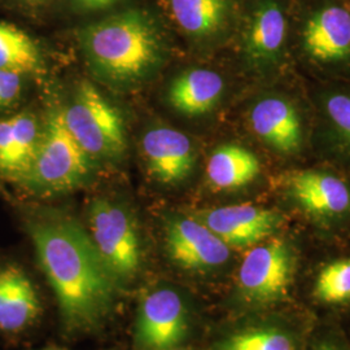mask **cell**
<instances>
[{
  "instance_id": "cell-1",
  "label": "cell",
  "mask_w": 350,
  "mask_h": 350,
  "mask_svg": "<svg viewBox=\"0 0 350 350\" xmlns=\"http://www.w3.org/2000/svg\"><path fill=\"white\" fill-rule=\"evenodd\" d=\"M38 261L59 305L65 332L91 334L108 322L121 289L75 218L47 213L27 224Z\"/></svg>"
},
{
  "instance_id": "cell-2",
  "label": "cell",
  "mask_w": 350,
  "mask_h": 350,
  "mask_svg": "<svg viewBox=\"0 0 350 350\" xmlns=\"http://www.w3.org/2000/svg\"><path fill=\"white\" fill-rule=\"evenodd\" d=\"M308 243L291 226L240 254L219 297L225 317L299 308L296 293Z\"/></svg>"
},
{
  "instance_id": "cell-3",
  "label": "cell",
  "mask_w": 350,
  "mask_h": 350,
  "mask_svg": "<svg viewBox=\"0 0 350 350\" xmlns=\"http://www.w3.org/2000/svg\"><path fill=\"white\" fill-rule=\"evenodd\" d=\"M271 202L312 241L350 239V175L331 165L289 169L271 183Z\"/></svg>"
},
{
  "instance_id": "cell-4",
  "label": "cell",
  "mask_w": 350,
  "mask_h": 350,
  "mask_svg": "<svg viewBox=\"0 0 350 350\" xmlns=\"http://www.w3.org/2000/svg\"><path fill=\"white\" fill-rule=\"evenodd\" d=\"M79 40L92 70L114 83L139 82L163 59L157 27L148 14L135 10L86 26Z\"/></svg>"
},
{
  "instance_id": "cell-5",
  "label": "cell",
  "mask_w": 350,
  "mask_h": 350,
  "mask_svg": "<svg viewBox=\"0 0 350 350\" xmlns=\"http://www.w3.org/2000/svg\"><path fill=\"white\" fill-rule=\"evenodd\" d=\"M296 300L314 322L350 325V239L309 240Z\"/></svg>"
},
{
  "instance_id": "cell-6",
  "label": "cell",
  "mask_w": 350,
  "mask_h": 350,
  "mask_svg": "<svg viewBox=\"0 0 350 350\" xmlns=\"http://www.w3.org/2000/svg\"><path fill=\"white\" fill-rule=\"evenodd\" d=\"M163 243L169 261L179 273L222 295L240 256L211 228L191 213L173 214L165 222Z\"/></svg>"
},
{
  "instance_id": "cell-7",
  "label": "cell",
  "mask_w": 350,
  "mask_h": 350,
  "mask_svg": "<svg viewBox=\"0 0 350 350\" xmlns=\"http://www.w3.org/2000/svg\"><path fill=\"white\" fill-rule=\"evenodd\" d=\"M296 59L329 82L350 79V7L325 1L305 14L295 44Z\"/></svg>"
},
{
  "instance_id": "cell-8",
  "label": "cell",
  "mask_w": 350,
  "mask_h": 350,
  "mask_svg": "<svg viewBox=\"0 0 350 350\" xmlns=\"http://www.w3.org/2000/svg\"><path fill=\"white\" fill-rule=\"evenodd\" d=\"M313 325L300 308L225 317L205 350H305Z\"/></svg>"
},
{
  "instance_id": "cell-9",
  "label": "cell",
  "mask_w": 350,
  "mask_h": 350,
  "mask_svg": "<svg viewBox=\"0 0 350 350\" xmlns=\"http://www.w3.org/2000/svg\"><path fill=\"white\" fill-rule=\"evenodd\" d=\"M88 237L114 283L121 291L133 286L143 270L144 253L134 215L109 199L91 201Z\"/></svg>"
},
{
  "instance_id": "cell-10",
  "label": "cell",
  "mask_w": 350,
  "mask_h": 350,
  "mask_svg": "<svg viewBox=\"0 0 350 350\" xmlns=\"http://www.w3.org/2000/svg\"><path fill=\"white\" fill-rule=\"evenodd\" d=\"M91 169V157L68 130L63 111H56L44 126L34 160L20 183L39 195L62 193L83 185Z\"/></svg>"
},
{
  "instance_id": "cell-11",
  "label": "cell",
  "mask_w": 350,
  "mask_h": 350,
  "mask_svg": "<svg viewBox=\"0 0 350 350\" xmlns=\"http://www.w3.org/2000/svg\"><path fill=\"white\" fill-rule=\"evenodd\" d=\"M196 325V308L186 292L173 286L152 288L139 302L134 347L137 350L189 347Z\"/></svg>"
},
{
  "instance_id": "cell-12",
  "label": "cell",
  "mask_w": 350,
  "mask_h": 350,
  "mask_svg": "<svg viewBox=\"0 0 350 350\" xmlns=\"http://www.w3.org/2000/svg\"><path fill=\"white\" fill-rule=\"evenodd\" d=\"M63 114L68 130L91 159H113L124 153V120L92 83L78 86Z\"/></svg>"
},
{
  "instance_id": "cell-13",
  "label": "cell",
  "mask_w": 350,
  "mask_h": 350,
  "mask_svg": "<svg viewBox=\"0 0 350 350\" xmlns=\"http://www.w3.org/2000/svg\"><path fill=\"white\" fill-rule=\"evenodd\" d=\"M189 213L239 256L291 227L286 214L273 202L248 201Z\"/></svg>"
},
{
  "instance_id": "cell-14",
  "label": "cell",
  "mask_w": 350,
  "mask_h": 350,
  "mask_svg": "<svg viewBox=\"0 0 350 350\" xmlns=\"http://www.w3.org/2000/svg\"><path fill=\"white\" fill-rule=\"evenodd\" d=\"M243 57L250 70L278 75L289 55V20L282 0H257L241 40Z\"/></svg>"
},
{
  "instance_id": "cell-15",
  "label": "cell",
  "mask_w": 350,
  "mask_h": 350,
  "mask_svg": "<svg viewBox=\"0 0 350 350\" xmlns=\"http://www.w3.org/2000/svg\"><path fill=\"white\" fill-rule=\"evenodd\" d=\"M250 130L266 148L283 159L302 153L306 127L297 104L280 92L261 96L250 107Z\"/></svg>"
},
{
  "instance_id": "cell-16",
  "label": "cell",
  "mask_w": 350,
  "mask_h": 350,
  "mask_svg": "<svg viewBox=\"0 0 350 350\" xmlns=\"http://www.w3.org/2000/svg\"><path fill=\"white\" fill-rule=\"evenodd\" d=\"M315 142L328 165L350 175V83L329 82L314 95Z\"/></svg>"
},
{
  "instance_id": "cell-17",
  "label": "cell",
  "mask_w": 350,
  "mask_h": 350,
  "mask_svg": "<svg viewBox=\"0 0 350 350\" xmlns=\"http://www.w3.org/2000/svg\"><path fill=\"white\" fill-rule=\"evenodd\" d=\"M142 153L153 179L165 186H176L192 175L198 153L192 140L173 127L148 130L142 140Z\"/></svg>"
},
{
  "instance_id": "cell-18",
  "label": "cell",
  "mask_w": 350,
  "mask_h": 350,
  "mask_svg": "<svg viewBox=\"0 0 350 350\" xmlns=\"http://www.w3.org/2000/svg\"><path fill=\"white\" fill-rule=\"evenodd\" d=\"M42 313V299L31 276L16 263L0 265V334H23L37 325Z\"/></svg>"
},
{
  "instance_id": "cell-19",
  "label": "cell",
  "mask_w": 350,
  "mask_h": 350,
  "mask_svg": "<svg viewBox=\"0 0 350 350\" xmlns=\"http://www.w3.org/2000/svg\"><path fill=\"white\" fill-rule=\"evenodd\" d=\"M225 90V79L219 73L193 68L175 77L167 90V100L176 112L199 117L215 109Z\"/></svg>"
},
{
  "instance_id": "cell-20",
  "label": "cell",
  "mask_w": 350,
  "mask_h": 350,
  "mask_svg": "<svg viewBox=\"0 0 350 350\" xmlns=\"http://www.w3.org/2000/svg\"><path fill=\"white\" fill-rule=\"evenodd\" d=\"M262 173L260 159L239 144H224L208 159L206 185L213 192H239L258 180Z\"/></svg>"
},
{
  "instance_id": "cell-21",
  "label": "cell",
  "mask_w": 350,
  "mask_h": 350,
  "mask_svg": "<svg viewBox=\"0 0 350 350\" xmlns=\"http://www.w3.org/2000/svg\"><path fill=\"white\" fill-rule=\"evenodd\" d=\"M170 16L178 27L196 40L219 37L228 27L232 0H167Z\"/></svg>"
},
{
  "instance_id": "cell-22",
  "label": "cell",
  "mask_w": 350,
  "mask_h": 350,
  "mask_svg": "<svg viewBox=\"0 0 350 350\" xmlns=\"http://www.w3.org/2000/svg\"><path fill=\"white\" fill-rule=\"evenodd\" d=\"M40 69L42 55L37 43L20 27L0 23V70L24 75Z\"/></svg>"
},
{
  "instance_id": "cell-23",
  "label": "cell",
  "mask_w": 350,
  "mask_h": 350,
  "mask_svg": "<svg viewBox=\"0 0 350 350\" xmlns=\"http://www.w3.org/2000/svg\"><path fill=\"white\" fill-rule=\"evenodd\" d=\"M13 139V175L18 182L26 174L37 153L42 131L31 113H20L11 117Z\"/></svg>"
},
{
  "instance_id": "cell-24",
  "label": "cell",
  "mask_w": 350,
  "mask_h": 350,
  "mask_svg": "<svg viewBox=\"0 0 350 350\" xmlns=\"http://www.w3.org/2000/svg\"><path fill=\"white\" fill-rule=\"evenodd\" d=\"M305 350H350V338L341 325L314 322Z\"/></svg>"
},
{
  "instance_id": "cell-25",
  "label": "cell",
  "mask_w": 350,
  "mask_h": 350,
  "mask_svg": "<svg viewBox=\"0 0 350 350\" xmlns=\"http://www.w3.org/2000/svg\"><path fill=\"white\" fill-rule=\"evenodd\" d=\"M0 172L13 175V139L11 118L0 121Z\"/></svg>"
},
{
  "instance_id": "cell-26",
  "label": "cell",
  "mask_w": 350,
  "mask_h": 350,
  "mask_svg": "<svg viewBox=\"0 0 350 350\" xmlns=\"http://www.w3.org/2000/svg\"><path fill=\"white\" fill-rule=\"evenodd\" d=\"M23 75L0 70V109L12 105L20 98L23 90Z\"/></svg>"
},
{
  "instance_id": "cell-27",
  "label": "cell",
  "mask_w": 350,
  "mask_h": 350,
  "mask_svg": "<svg viewBox=\"0 0 350 350\" xmlns=\"http://www.w3.org/2000/svg\"><path fill=\"white\" fill-rule=\"evenodd\" d=\"M116 1L117 0H75L79 7H83L86 10H103L111 7Z\"/></svg>"
},
{
  "instance_id": "cell-28",
  "label": "cell",
  "mask_w": 350,
  "mask_h": 350,
  "mask_svg": "<svg viewBox=\"0 0 350 350\" xmlns=\"http://www.w3.org/2000/svg\"><path fill=\"white\" fill-rule=\"evenodd\" d=\"M170 350H198L195 349V348H192V347H180V348H174V349Z\"/></svg>"
},
{
  "instance_id": "cell-29",
  "label": "cell",
  "mask_w": 350,
  "mask_h": 350,
  "mask_svg": "<svg viewBox=\"0 0 350 350\" xmlns=\"http://www.w3.org/2000/svg\"><path fill=\"white\" fill-rule=\"evenodd\" d=\"M344 331L347 332V335H348L350 338V325H347V327H344Z\"/></svg>"
},
{
  "instance_id": "cell-30",
  "label": "cell",
  "mask_w": 350,
  "mask_h": 350,
  "mask_svg": "<svg viewBox=\"0 0 350 350\" xmlns=\"http://www.w3.org/2000/svg\"><path fill=\"white\" fill-rule=\"evenodd\" d=\"M42 350H66V349H60V348H47V349H42Z\"/></svg>"
},
{
  "instance_id": "cell-31",
  "label": "cell",
  "mask_w": 350,
  "mask_h": 350,
  "mask_svg": "<svg viewBox=\"0 0 350 350\" xmlns=\"http://www.w3.org/2000/svg\"><path fill=\"white\" fill-rule=\"evenodd\" d=\"M27 1H31V3H38V1H43V0H27Z\"/></svg>"
}]
</instances>
